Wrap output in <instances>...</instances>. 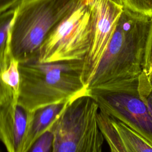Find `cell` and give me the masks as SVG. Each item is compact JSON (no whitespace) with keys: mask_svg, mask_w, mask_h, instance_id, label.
Instances as JSON below:
<instances>
[{"mask_svg":"<svg viewBox=\"0 0 152 152\" xmlns=\"http://www.w3.org/2000/svg\"><path fill=\"white\" fill-rule=\"evenodd\" d=\"M151 47L152 16L124 6L88 91L124 92L137 88L140 76L149 68Z\"/></svg>","mask_w":152,"mask_h":152,"instance_id":"6da1fadb","label":"cell"},{"mask_svg":"<svg viewBox=\"0 0 152 152\" xmlns=\"http://www.w3.org/2000/svg\"><path fill=\"white\" fill-rule=\"evenodd\" d=\"M83 64V60L20 63L18 104L33 111L88 93L81 78Z\"/></svg>","mask_w":152,"mask_h":152,"instance_id":"7a4b0ae2","label":"cell"},{"mask_svg":"<svg viewBox=\"0 0 152 152\" xmlns=\"http://www.w3.org/2000/svg\"><path fill=\"white\" fill-rule=\"evenodd\" d=\"M80 1L29 0L18 5L10 31L11 56L19 63L36 61L47 36Z\"/></svg>","mask_w":152,"mask_h":152,"instance_id":"3957f363","label":"cell"},{"mask_svg":"<svg viewBox=\"0 0 152 152\" xmlns=\"http://www.w3.org/2000/svg\"><path fill=\"white\" fill-rule=\"evenodd\" d=\"M97 103L88 93L68 102L49 130L53 152H100L104 137L99 129Z\"/></svg>","mask_w":152,"mask_h":152,"instance_id":"277c9868","label":"cell"},{"mask_svg":"<svg viewBox=\"0 0 152 152\" xmlns=\"http://www.w3.org/2000/svg\"><path fill=\"white\" fill-rule=\"evenodd\" d=\"M92 24L88 0H80L47 36L34 62L84 61L90 45Z\"/></svg>","mask_w":152,"mask_h":152,"instance_id":"5b68a950","label":"cell"},{"mask_svg":"<svg viewBox=\"0 0 152 152\" xmlns=\"http://www.w3.org/2000/svg\"><path fill=\"white\" fill-rule=\"evenodd\" d=\"M100 110L123 122L152 144V88L135 91L88 92Z\"/></svg>","mask_w":152,"mask_h":152,"instance_id":"8992f818","label":"cell"},{"mask_svg":"<svg viewBox=\"0 0 152 152\" xmlns=\"http://www.w3.org/2000/svg\"><path fill=\"white\" fill-rule=\"evenodd\" d=\"M88 1L92 12V32L81 76L87 88L112 37L124 7L112 0Z\"/></svg>","mask_w":152,"mask_h":152,"instance_id":"52a82bcc","label":"cell"},{"mask_svg":"<svg viewBox=\"0 0 152 152\" xmlns=\"http://www.w3.org/2000/svg\"><path fill=\"white\" fill-rule=\"evenodd\" d=\"M32 112L14 99L0 106V141L8 152H24Z\"/></svg>","mask_w":152,"mask_h":152,"instance_id":"ba28073f","label":"cell"},{"mask_svg":"<svg viewBox=\"0 0 152 152\" xmlns=\"http://www.w3.org/2000/svg\"><path fill=\"white\" fill-rule=\"evenodd\" d=\"M69 101L48 105L33 111L24 152L28 151L33 144L40 135L49 130L56 118L64 110Z\"/></svg>","mask_w":152,"mask_h":152,"instance_id":"9c48e42d","label":"cell"},{"mask_svg":"<svg viewBox=\"0 0 152 152\" xmlns=\"http://www.w3.org/2000/svg\"><path fill=\"white\" fill-rule=\"evenodd\" d=\"M111 117L124 152L152 151V144L123 122Z\"/></svg>","mask_w":152,"mask_h":152,"instance_id":"30bf717a","label":"cell"},{"mask_svg":"<svg viewBox=\"0 0 152 152\" xmlns=\"http://www.w3.org/2000/svg\"><path fill=\"white\" fill-rule=\"evenodd\" d=\"M15 14V9L0 14V73L8 67L11 59L9 50L10 31Z\"/></svg>","mask_w":152,"mask_h":152,"instance_id":"8fae6325","label":"cell"},{"mask_svg":"<svg viewBox=\"0 0 152 152\" xmlns=\"http://www.w3.org/2000/svg\"><path fill=\"white\" fill-rule=\"evenodd\" d=\"M19 64L17 60L11 57L8 67L1 73L2 80L12 89L14 99L16 101L18 100L20 83Z\"/></svg>","mask_w":152,"mask_h":152,"instance_id":"7c38bea8","label":"cell"},{"mask_svg":"<svg viewBox=\"0 0 152 152\" xmlns=\"http://www.w3.org/2000/svg\"><path fill=\"white\" fill-rule=\"evenodd\" d=\"M53 132L50 130H48L36 139L28 151L53 152Z\"/></svg>","mask_w":152,"mask_h":152,"instance_id":"4fadbf2b","label":"cell"},{"mask_svg":"<svg viewBox=\"0 0 152 152\" xmlns=\"http://www.w3.org/2000/svg\"><path fill=\"white\" fill-rule=\"evenodd\" d=\"M122 2L126 8L152 16V0H122Z\"/></svg>","mask_w":152,"mask_h":152,"instance_id":"5bb4252c","label":"cell"},{"mask_svg":"<svg viewBox=\"0 0 152 152\" xmlns=\"http://www.w3.org/2000/svg\"><path fill=\"white\" fill-rule=\"evenodd\" d=\"M13 99L14 94L12 89L4 82L0 73V106L11 101Z\"/></svg>","mask_w":152,"mask_h":152,"instance_id":"9a60e30c","label":"cell"},{"mask_svg":"<svg viewBox=\"0 0 152 152\" xmlns=\"http://www.w3.org/2000/svg\"><path fill=\"white\" fill-rule=\"evenodd\" d=\"M18 0H0V14L12 9Z\"/></svg>","mask_w":152,"mask_h":152,"instance_id":"2e32d148","label":"cell"},{"mask_svg":"<svg viewBox=\"0 0 152 152\" xmlns=\"http://www.w3.org/2000/svg\"><path fill=\"white\" fill-rule=\"evenodd\" d=\"M148 70H149V74L151 77V79L152 80V47H151V55H150V58Z\"/></svg>","mask_w":152,"mask_h":152,"instance_id":"e0dca14e","label":"cell"},{"mask_svg":"<svg viewBox=\"0 0 152 152\" xmlns=\"http://www.w3.org/2000/svg\"><path fill=\"white\" fill-rule=\"evenodd\" d=\"M29 1V0H18V1L17 2V3L15 4V5L14 6V7H13L12 9H14V8H15L18 5H20L21 4H22V3H23V2H27V1Z\"/></svg>","mask_w":152,"mask_h":152,"instance_id":"ac0fdd59","label":"cell"},{"mask_svg":"<svg viewBox=\"0 0 152 152\" xmlns=\"http://www.w3.org/2000/svg\"><path fill=\"white\" fill-rule=\"evenodd\" d=\"M112 1H113V2L117 3L118 4H119V5H123L122 0H112ZM123 6H124V5H123Z\"/></svg>","mask_w":152,"mask_h":152,"instance_id":"d6986e66","label":"cell"}]
</instances>
